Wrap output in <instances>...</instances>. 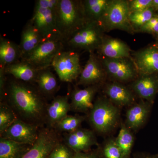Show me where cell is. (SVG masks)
Listing matches in <instances>:
<instances>
[{
	"label": "cell",
	"instance_id": "obj_4",
	"mask_svg": "<svg viewBox=\"0 0 158 158\" xmlns=\"http://www.w3.org/2000/svg\"><path fill=\"white\" fill-rule=\"evenodd\" d=\"M119 110L107 99L99 98L89 112V121L94 129L105 134L114 128L118 122Z\"/></svg>",
	"mask_w": 158,
	"mask_h": 158
},
{
	"label": "cell",
	"instance_id": "obj_8",
	"mask_svg": "<svg viewBox=\"0 0 158 158\" xmlns=\"http://www.w3.org/2000/svg\"><path fill=\"white\" fill-rule=\"evenodd\" d=\"M52 67L62 82H73L78 78L82 69L77 53L69 51L60 52L54 59Z\"/></svg>",
	"mask_w": 158,
	"mask_h": 158
},
{
	"label": "cell",
	"instance_id": "obj_36",
	"mask_svg": "<svg viewBox=\"0 0 158 158\" xmlns=\"http://www.w3.org/2000/svg\"><path fill=\"white\" fill-rule=\"evenodd\" d=\"M152 7L153 8L155 11L158 10V0H152Z\"/></svg>",
	"mask_w": 158,
	"mask_h": 158
},
{
	"label": "cell",
	"instance_id": "obj_2",
	"mask_svg": "<svg viewBox=\"0 0 158 158\" xmlns=\"http://www.w3.org/2000/svg\"><path fill=\"white\" fill-rule=\"evenodd\" d=\"M89 21L82 1L59 0L56 9L57 29L65 44Z\"/></svg>",
	"mask_w": 158,
	"mask_h": 158
},
{
	"label": "cell",
	"instance_id": "obj_35",
	"mask_svg": "<svg viewBox=\"0 0 158 158\" xmlns=\"http://www.w3.org/2000/svg\"><path fill=\"white\" fill-rule=\"evenodd\" d=\"M74 158H100L98 153L94 152L75 153Z\"/></svg>",
	"mask_w": 158,
	"mask_h": 158
},
{
	"label": "cell",
	"instance_id": "obj_21",
	"mask_svg": "<svg viewBox=\"0 0 158 158\" xmlns=\"http://www.w3.org/2000/svg\"><path fill=\"white\" fill-rule=\"evenodd\" d=\"M43 40L30 19L24 27L19 44L22 58L31 52Z\"/></svg>",
	"mask_w": 158,
	"mask_h": 158
},
{
	"label": "cell",
	"instance_id": "obj_14",
	"mask_svg": "<svg viewBox=\"0 0 158 158\" xmlns=\"http://www.w3.org/2000/svg\"><path fill=\"white\" fill-rule=\"evenodd\" d=\"M133 62L141 75L158 73V46H152L136 52Z\"/></svg>",
	"mask_w": 158,
	"mask_h": 158
},
{
	"label": "cell",
	"instance_id": "obj_32",
	"mask_svg": "<svg viewBox=\"0 0 158 158\" xmlns=\"http://www.w3.org/2000/svg\"><path fill=\"white\" fill-rule=\"evenodd\" d=\"M102 155L104 158H124L115 140H110L106 143L102 149Z\"/></svg>",
	"mask_w": 158,
	"mask_h": 158
},
{
	"label": "cell",
	"instance_id": "obj_7",
	"mask_svg": "<svg viewBox=\"0 0 158 158\" xmlns=\"http://www.w3.org/2000/svg\"><path fill=\"white\" fill-rule=\"evenodd\" d=\"M104 30L99 23L89 21L66 43L73 49H80L94 52L101 44Z\"/></svg>",
	"mask_w": 158,
	"mask_h": 158
},
{
	"label": "cell",
	"instance_id": "obj_26",
	"mask_svg": "<svg viewBox=\"0 0 158 158\" xmlns=\"http://www.w3.org/2000/svg\"><path fill=\"white\" fill-rule=\"evenodd\" d=\"M112 0L82 1L84 10L89 21L100 23Z\"/></svg>",
	"mask_w": 158,
	"mask_h": 158
},
{
	"label": "cell",
	"instance_id": "obj_13",
	"mask_svg": "<svg viewBox=\"0 0 158 158\" xmlns=\"http://www.w3.org/2000/svg\"><path fill=\"white\" fill-rule=\"evenodd\" d=\"M105 71L101 60L94 52L89 58L78 78V85L88 86L99 85L105 78Z\"/></svg>",
	"mask_w": 158,
	"mask_h": 158
},
{
	"label": "cell",
	"instance_id": "obj_31",
	"mask_svg": "<svg viewBox=\"0 0 158 158\" xmlns=\"http://www.w3.org/2000/svg\"><path fill=\"white\" fill-rule=\"evenodd\" d=\"M75 153L62 141L54 148L48 158H74Z\"/></svg>",
	"mask_w": 158,
	"mask_h": 158
},
{
	"label": "cell",
	"instance_id": "obj_29",
	"mask_svg": "<svg viewBox=\"0 0 158 158\" xmlns=\"http://www.w3.org/2000/svg\"><path fill=\"white\" fill-rule=\"evenodd\" d=\"M16 113L7 102H0V135L18 118Z\"/></svg>",
	"mask_w": 158,
	"mask_h": 158
},
{
	"label": "cell",
	"instance_id": "obj_28",
	"mask_svg": "<svg viewBox=\"0 0 158 158\" xmlns=\"http://www.w3.org/2000/svg\"><path fill=\"white\" fill-rule=\"evenodd\" d=\"M115 140L124 158H127L130 154L134 142V136L129 129L123 126Z\"/></svg>",
	"mask_w": 158,
	"mask_h": 158
},
{
	"label": "cell",
	"instance_id": "obj_10",
	"mask_svg": "<svg viewBox=\"0 0 158 158\" xmlns=\"http://www.w3.org/2000/svg\"><path fill=\"white\" fill-rule=\"evenodd\" d=\"M40 128L18 118L0 135L19 143L33 145L38 138Z\"/></svg>",
	"mask_w": 158,
	"mask_h": 158
},
{
	"label": "cell",
	"instance_id": "obj_27",
	"mask_svg": "<svg viewBox=\"0 0 158 158\" xmlns=\"http://www.w3.org/2000/svg\"><path fill=\"white\" fill-rule=\"evenodd\" d=\"M85 118V116L78 115H67L59 122L53 129L59 134L72 132L81 128V125Z\"/></svg>",
	"mask_w": 158,
	"mask_h": 158
},
{
	"label": "cell",
	"instance_id": "obj_24",
	"mask_svg": "<svg viewBox=\"0 0 158 158\" xmlns=\"http://www.w3.org/2000/svg\"><path fill=\"white\" fill-rule=\"evenodd\" d=\"M105 92L110 100L118 106H129L134 101L131 91L124 85L116 82L107 85Z\"/></svg>",
	"mask_w": 158,
	"mask_h": 158
},
{
	"label": "cell",
	"instance_id": "obj_23",
	"mask_svg": "<svg viewBox=\"0 0 158 158\" xmlns=\"http://www.w3.org/2000/svg\"><path fill=\"white\" fill-rule=\"evenodd\" d=\"M22 56L19 44L1 36L0 67L6 66L20 61Z\"/></svg>",
	"mask_w": 158,
	"mask_h": 158
},
{
	"label": "cell",
	"instance_id": "obj_9",
	"mask_svg": "<svg viewBox=\"0 0 158 158\" xmlns=\"http://www.w3.org/2000/svg\"><path fill=\"white\" fill-rule=\"evenodd\" d=\"M62 141L59 133L54 129L40 128L37 140L23 158H48L54 148Z\"/></svg>",
	"mask_w": 158,
	"mask_h": 158
},
{
	"label": "cell",
	"instance_id": "obj_34",
	"mask_svg": "<svg viewBox=\"0 0 158 158\" xmlns=\"http://www.w3.org/2000/svg\"><path fill=\"white\" fill-rule=\"evenodd\" d=\"M138 30L143 33L155 34L158 36V15H155L148 22Z\"/></svg>",
	"mask_w": 158,
	"mask_h": 158
},
{
	"label": "cell",
	"instance_id": "obj_6",
	"mask_svg": "<svg viewBox=\"0 0 158 158\" xmlns=\"http://www.w3.org/2000/svg\"><path fill=\"white\" fill-rule=\"evenodd\" d=\"M128 1L112 0L100 23L104 31L118 29L132 33L134 28L129 20Z\"/></svg>",
	"mask_w": 158,
	"mask_h": 158
},
{
	"label": "cell",
	"instance_id": "obj_19",
	"mask_svg": "<svg viewBox=\"0 0 158 158\" xmlns=\"http://www.w3.org/2000/svg\"><path fill=\"white\" fill-rule=\"evenodd\" d=\"M4 69L6 75H10L14 78L21 81L34 85L37 74L40 70L21 60L6 66Z\"/></svg>",
	"mask_w": 158,
	"mask_h": 158
},
{
	"label": "cell",
	"instance_id": "obj_5",
	"mask_svg": "<svg viewBox=\"0 0 158 158\" xmlns=\"http://www.w3.org/2000/svg\"><path fill=\"white\" fill-rule=\"evenodd\" d=\"M65 43L60 39H50L42 42L21 59L37 69L50 68L54 59L64 50Z\"/></svg>",
	"mask_w": 158,
	"mask_h": 158
},
{
	"label": "cell",
	"instance_id": "obj_25",
	"mask_svg": "<svg viewBox=\"0 0 158 158\" xmlns=\"http://www.w3.org/2000/svg\"><path fill=\"white\" fill-rule=\"evenodd\" d=\"M32 145L0 138V158H23Z\"/></svg>",
	"mask_w": 158,
	"mask_h": 158
},
{
	"label": "cell",
	"instance_id": "obj_17",
	"mask_svg": "<svg viewBox=\"0 0 158 158\" xmlns=\"http://www.w3.org/2000/svg\"><path fill=\"white\" fill-rule=\"evenodd\" d=\"M97 50L104 58H129L131 56V50L127 44L120 40L112 37H104Z\"/></svg>",
	"mask_w": 158,
	"mask_h": 158
},
{
	"label": "cell",
	"instance_id": "obj_11",
	"mask_svg": "<svg viewBox=\"0 0 158 158\" xmlns=\"http://www.w3.org/2000/svg\"><path fill=\"white\" fill-rule=\"evenodd\" d=\"M101 61L106 72L118 81H129L137 74L135 65L129 58H103Z\"/></svg>",
	"mask_w": 158,
	"mask_h": 158
},
{
	"label": "cell",
	"instance_id": "obj_16",
	"mask_svg": "<svg viewBox=\"0 0 158 158\" xmlns=\"http://www.w3.org/2000/svg\"><path fill=\"white\" fill-rule=\"evenodd\" d=\"M70 111V102L68 96L59 95L54 97L50 103L48 105L46 111L47 127L53 129L59 122L68 115Z\"/></svg>",
	"mask_w": 158,
	"mask_h": 158
},
{
	"label": "cell",
	"instance_id": "obj_30",
	"mask_svg": "<svg viewBox=\"0 0 158 158\" xmlns=\"http://www.w3.org/2000/svg\"><path fill=\"white\" fill-rule=\"evenodd\" d=\"M155 10L152 7L144 11L130 13V23L134 30H138L142 26L148 22L154 16Z\"/></svg>",
	"mask_w": 158,
	"mask_h": 158
},
{
	"label": "cell",
	"instance_id": "obj_22",
	"mask_svg": "<svg viewBox=\"0 0 158 158\" xmlns=\"http://www.w3.org/2000/svg\"><path fill=\"white\" fill-rule=\"evenodd\" d=\"M150 109L148 102H141L131 107L126 113L127 127L134 131L139 129L145 123Z\"/></svg>",
	"mask_w": 158,
	"mask_h": 158
},
{
	"label": "cell",
	"instance_id": "obj_18",
	"mask_svg": "<svg viewBox=\"0 0 158 158\" xmlns=\"http://www.w3.org/2000/svg\"><path fill=\"white\" fill-rule=\"evenodd\" d=\"M132 88L141 98L152 102L158 92V79L152 75H141L133 82Z\"/></svg>",
	"mask_w": 158,
	"mask_h": 158
},
{
	"label": "cell",
	"instance_id": "obj_20",
	"mask_svg": "<svg viewBox=\"0 0 158 158\" xmlns=\"http://www.w3.org/2000/svg\"><path fill=\"white\" fill-rule=\"evenodd\" d=\"M49 68L40 69L35 82L37 89L46 99L53 97L59 88L56 77Z\"/></svg>",
	"mask_w": 158,
	"mask_h": 158
},
{
	"label": "cell",
	"instance_id": "obj_33",
	"mask_svg": "<svg viewBox=\"0 0 158 158\" xmlns=\"http://www.w3.org/2000/svg\"><path fill=\"white\" fill-rule=\"evenodd\" d=\"M130 13L144 11L152 7V0H133L128 1Z\"/></svg>",
	"mask_w": 158,
	"mask_h": 158
},
{
	"label": "cell",
	"instance_id": "obj_3",
	"mask_svg": "<svg viewBox=\"0 0 158 158\" xmlns=\"http://www.w3.org/2000/svg\"><path fill=\"white\" fill-rule=\"evenodd\" d=\"M59 0H37L30 20L43 40L61 39L56 26V9Z\"/></svg>",
	"mask_w": 158,
	"mask_h": 158
},
{
	"label": "cell",
	"instance_id": "obj_15",
	"mask_svg": "<svg viewBox=\"0 0 158 158\" xmlns=\"http://www.w3.org/2000/svg\"><path fill=\"white\" fill-rule=\"evenodd\" d=\"M99 85H91L84 89H75L70 95L71 111L87 113L93 107L94 99L98 90Z\"/></svg>",
	"mask_w": 158,
	"mask_h": 158
},
{
	"label": "cell",
	"instance_id": "obj_1",
	"mask_svg": "<svg viewBox=\"0 0 158 158\" xmlns=\"http://www.w3.org/2000/svg\"><path fill=\"white\" fill-rule=\"evenodd\" d=\"M6 100L18 118L41 128L48 104L34 84L15 79L7 81Z\"/></svg>",
	"mask_w": 158,
	"mask_h": 158
},
{
	"label": "cell",
	"instance_id": "obj_12",
	"mask_svg": "<svg viewBox=\"0 0 158 158\" xmlns=\"http://www.w3.org/2000/svg\"><path fill=\"white\" fill-rule=\"evenodd\" d=\"M62 141L76 153L88 152L94 145H98L93 131L81 127L72 132L64 133Z\"/></svg>",
	"mask_w": 158,
	"mask_h": 158
}]
</instances>
